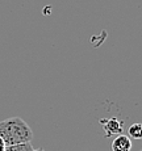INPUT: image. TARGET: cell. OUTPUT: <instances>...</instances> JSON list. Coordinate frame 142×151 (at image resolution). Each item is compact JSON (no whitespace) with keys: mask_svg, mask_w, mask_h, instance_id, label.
Listing matches in <instances>:
<instances>
[{"mask_svg":"<svg viewBox=\"0 0 142 151\" xmlns=\"http://www.w3.org/2000/svg\"><path fill=\"white\" fill-rule=\"evenodd\" d=\"M33 151H45L43 149H37V150H33Z\"/></svg>","mask_w":142,"mask_h":151,"instance_id":"obj_7","label":"cell"},{"mask_svg":"<svg viewBox=\"0 0 142 151\" xmlns=\"http://www.w3.org/2000/svg\"><path fill=\"white\" fill-rule=\"evenodd\" d=\"M132 146V139L128 135L118 134L112 142V151H130Z\"/></svg>","mask_w":142,"mask_h":151,"instance_id":"obj_3","label":"cell"},{"mask_svg":"<svg viewBox=\"0 0 142 151\" xmlns=\"http://www.w3.org/2000/svg\"><path fill=\"white\" fill-rule=\"evenodd\" d=\"M100 124L101 126L104 127V132H105V135L107 137H111L113 134H120L123 133V122L118 121V118L116 117H112V118H101L100 120Z\"/></svg>","mask_w":142,"mask_h":151,"instance_id":"obj_2","label":"cell"},{"mask_svg":"<svg viewBox=\"0 0 142 151\" xmlns=\"http://www.w3.org/2000/svg\"><path fill=\"white\" fill-rule=\"evenodd\" d=\"M140 151H142V150H140Z\"/></svg>","mask_w":142,"mask_h":151,"instance_id":"obj_8","label":"cell"},{"mask_svg":"<svg viewBox=\"0 0 142 151\" xmlns=\"http://www.w3.org/2000/svg\"><path fill=\"white\" fill-rule=\"evenodd\" d=\"M32 143H20V145H12V146H7L4 151H33Z\"/></svg>","mask_w":142,"mask_h":151,"instance_id":"obj_5","label":"cell"},{"mask_svg":"<svg viewBox=\"0 0 142 151\" xmlns=\"http://www.w3.org/2000/svg\"><path fill=\"white\" fill-rule=\"evenodd\" d=\"M5 147H7V145H5V142L3 141V138L0 137V151H4Z\"/></svg>","mask_w":142,"mask_h":151,"instance_id":"obj_6","label":"cell"},{"mask_svg":"<svg viewBox=\"0 0 142 151\" xmlns=\"http://www.w3.org/2000/svg\"><path fill=\"white\" fill-rule=\"evenodd\" d=\"M129 137L133 139H142V124L136 122L129 126Z\"/></svg>","mask_w":142,"mask_h":151,"instance_id":"obj_4","label":"cell"},{"mask_svg":"<svg viewBox=\"0 0 142 151\" xmlns=\"http://www.w3.org/2000/svg\"><path fill=\"white\" fill-rule=\"evenodd\" d=\"M0 137L7 146L29 143L33 139V132L22 118L9 117L0 121Z\"/></svg>","mask_w":142,"mask_h":151,"instance_id":"obj_1","label":"cell"}]
</instances>
